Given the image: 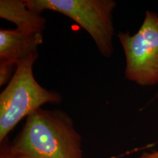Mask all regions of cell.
I'll return each instance as SVG.
<instances>
[{
    "label": "cell",
    "instance_id": "cell-1",
    "mask_svg": "<svg viewBox=\"0 0 158 158\" xmlns=\"http://www.w3.org/2000/svg\"><path fill=\"white\" fill-rule=\"evenodd\" d=\"M7 144L14 158H83L81 135L61 110L40 108Z\"/></svg>",
    "mask_w": 158,
    "mask_h": 158
},
{
    "label": "cell",
    "instance_id": "cell-2",
    "mask_svg": "<svg viewBox=\"0 0 158 158\" xmlns=\"http://www.w3.org/2000/svg\"><path fill=\"white\" fill-rule=\"evenodd\" d=\"M39 53L18 63L13 77L0 94V143L23 118L45 104H59V92L43 87L35 78L33 67Z\"/></svg>",
    "mask_w": 158,
    "mask_h": 158
},
{
    "label": "cell",
    "instance_id": "cell-3",
    "mask_svg": "<svg viewBox=\"0 0 158 158\" xmlns=\"http://www.w3.org/2000/svg\"><path fill=\"white\" fill-rule=\"evenodd\" d=\"M27 6L36 13L51 10L73 20L93 39L102 56L110 58L114 48L115 29L114 0H25Z\"/></svg>",
    "mask_w": 158,
    "mask_h": 158
},
{
    "label": "cell",
    "instance_id": "cell-4",
    "mask_svg": "<svg viewBox=\"0 0 158 158\" xmlns=\"http://www.w3.org/2000/svg\"><path fill=\"white\" fill-rule=\"evenodd\" d=\"M125 56V78L142 86L158 84V15L147 10L135 34L119 31Z\"/></svg>",
    "mask_w": 158,
    "mask_h": 158
},
{
    "label": "cell",
    "instance_id": "cell-5",
    "mask_svg": "<svg viewBox=\"0 0 158 158\" xmlns=\"http://www.w3.org/2000/svg\"><path fill=\"white\" fill-rule=\"evenodd\" d=\"M43 33L26 34L15 29H0V62L16 66L31 54L38 53Z\"/></svg>",
    "mask_w": 158,
    "mask_h": 158
},
{
    "label": "cell",
    "instance_id": "cell-6",
    "mask_svg": "<svg viewBox=\"0 0 158 158\" xmlns=\"http://www.w3.org/2000/svg\"><path fill=\"white\" fill-rule=\"evenodd\" d=\"M0 18L13 23L17 30L26 34L43 33L46 27V19L29 9L25 0H1Z\"/></svg>",
    "mask_w": 158,
    "mask_h": 158
},
{
    "label": "cell",
    "instance_id": "cell-7",
    "mask_svg": "<svg viewBox=\"0 0 158 158\" xmlns=\"http://www.w3.org/2000/svg\"><path fill=\"white\" fill-rule=\"evenodd\" d=\"M14 67V65L10 63L0 62V86L8 84L14 74L13 73Z\"/></svg>",
    "mask_w": 158,
    "mask_h": 158
},
{
    "label": "cell",
    "instance_id": "cell-8",
    "mask_svg": "<svg viewBox=\"0 0 158 158\" xmlns=\"http://www.w3.org/2000/svg\"><path fill=\"white\" fill-rule=\"evenodd\" d=\"M1 143V148H0V158H14L13 155L10 152L8 149V140L7 139Z\"/></svg>",
    "mask_w": 158,
    "mask_h": 158
},
{
    "label": "cell",
    "instance_id": "cell-9",
    "mask_svg": "<svg viewBox=\"0 0 158 158\" xmlns=\"http://www.w3.org/2000/svg\"><path fill=\"white\" fill-rule=\"evenodd\" d=\"M139 158H158V151H153L151 152H145Z\"/></svg>",
    "mask_w": 158,
    "mask_h": 158
}]
</instances>
